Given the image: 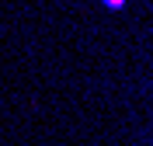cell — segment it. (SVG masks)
<instances>
[{
	"mask_svg": "<svg viewBox=\"0 0 153 146\" xmlns=\"http://www.w3.org/2000/svg\"><path fill=\"white\" fill-rule=\"evenodd\" d=\"M105 4H111V7H118V4H125V0H105Z\"/></svg>",
	"mask_w": 153,
	"mask_h": 146,
	"instance_id": "1",
	"label": "cell"
}]
</instances>
